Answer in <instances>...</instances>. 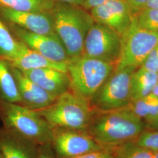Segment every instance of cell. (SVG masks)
<instances>
[{
    "label": "cell",
    "instance_id": "6da1fadb",
    "mask_svg": "<svg viewBox=\"0 0 158 158\" xmlns=\"http://www.w3.org/2000/svg\"><path fill=\"white\" fill-rule=\"evenodd\" d=\"M146 130L145 122L127 108L108 111H98L85 131L105 147H114L135 141Z\"/></svg>",
    "mask_w": 158,
    "mask_h": 158
},
{
    "label": "cell",
    "instance_id": "7a4b0ae2",
    "mask_svg": "<svg viewBox=\"0 0 158 158\" xmlns=\"http://www.w3.org/2000/svg\"><path fill=\"white\" fill-rule=\"evenodd\" d=\"M83 7L57 2L51 12L55 34L70 59L81 56L85 38L94 21Z\"/></svg>",
    "mask_w": 158,
    "mask_h": 158
},
{
    "label": "cell",
    "instance_id": "3957f363",
    "mask_svg": "<svg viewBox=\"0 0 158 158\" xmlns=\"http://www.w3.org/2000/svg\"><path fill=\"white\" fill-rule=\"evenodd\" d=\"M36 111L53 128L82 130L87 128L95 113L90 102L72 89L48 107Z\"/></svg>",
    "mask_w": 158,
    "mask_h": 158
},
{
    "label": "cell",
    "instance_id": "277c9868",
    "mask_svg": "<svg viewBox=\"0 0 158 158\" xmlns=\"http://www.w3.org/2000/svg\"><path fill=\"white\" fill-rule=\"evenodd\" d=\"M0 118L6 130L37 145L51 144L53 128L36 111L22 104L0 101Z\"/></svg>",
    "mask_w": 158,
    "mask_h": 158
},
{
    "label": "cell",
    "instance_id": "5b68a950",
    "mask_svg": "<svg viewBox=\"0 0 158 158\" xmlns=\"http://www.w3.org/2000/svg\"><path fill=\"white\" fill-rule=\"evenodd\" d=\"M115 66L112 63L88 57L70 59L67 73L71 89L90 102Z\"/></svg>",
    "mask_w": 158,
    "mask_h": 158
},
{
    "label": "cell",
    "instance_id": "8992f818",
    "mask_svg": "<svg viewBox=\"0 0 158 158\" xmlns=\"http://www.w3.org/2000/svg\"><path fill=\"white\" fill-rule=\"evenodd\" d=\"M136 69L115 68L100 89L91 98L92 108L98 111L124 108L131 102V78Z\"/></svg>",
    "mask_w": 158,
    "mask_h": 158
},
{
    "label": "cell",
    "instance_id": "52a82bcc",
    "mask_svg": "<svg viewBox=\"0 0 158 158\" xmlns=\"http://www.w3.org/2000/svg\"><path fill=\"white\" fill-rule=\"evenodd\" d=\"M122 38L121 55L115 68L135 69L142 63L158 44V32L143 28L136 23L134 17L130 28Z\"/></svg>",
    "mask_w": 158,
    "mask_h": 158
},
{
    "label": "cell",
    "instance_id": "ba28073f",
    "mask_svg": "<svg viewBox=\"0 0 158 158\" xmlns=\"http://www.w3.org/2000/svg\"><path fill=\"white\" fill-rule=\"evenodd\" d=\"M122 48V38L113 29L94 22L85 38L81 56L117 65Z\"/></svg>",
    "mask_w": 158,
    "mask_h": 158
},
{
    "label": "cell",
    "instance_id": "9c48e42d",
    "mask_svg": "<svg viewBox=\"0 0 158 158\" xmlns=\"http://www.w3.org/2000/svg\"><path fill=\"white\" fill-rule=\"evenodd\" d=\"M51 145L59 158H73L97 151L102 146L85 130L53 128Z\"/></svg>",
    "mask_w": 158,
    "mask_h": 158
},
{
    "label": "cell",
    "instance_id": "30bf717a",
    "mask_svg": "<svg viewBox=\"0 0 158 158\" xmlns=\"http://www.w3.org/2000/svg\"><path fill=\"white\" fill-rule=\"evenodd\" d=\"M6 23L15 38L31 49L56 62L68 63L70 60L64 46L56 34H35L15 25Z\"/></svg>",
    "mask_w": 158,
    "mask_h": 158
},
{
    "label": "cell",
    "instance_id": "8fae6325",
    "mask_svg": "<svg viewBox=\"0 0 158 158\" xmlns=\"http://www.w3.org/2000/svg\"><path fill=\"white\" fill-rule=\"evenodd\" d=\"M94 21L110 28L121 37L131 25L134 15L125 0H108L90 10Z\"/></svg>",
    "mask_w": 158,
    "mask_h": 158
},
{
    "label": "cell",
    "instance_id": "7c38bea8",
    "mask_svg": "<svg viewBox=\"0 0 158 158\" xmlns=\"http://www.w3.org/2000/svg\"><path fill=\"white\" fill-rule=\"evenodd\" d=\"M0 18L5 23L41 35H55L50 13L19 11L0 7Z\"/></svg>",
    "mask_w": 158,
    "mask_h": 158
},
{
    "label": "cell",
    "instance_id": "4fadbf2b",
    "mask_svg": "<svg viewBox=\"0 0 158 158\" xmlns=\"http://www.w3.org/2000/svg\"><path fill=\"white\" fill-rule=\"evenodd\" d=\"M10 66L22 99V105L38 111L48 107L55 102L57 97L28 79L20 70L11 64Z\"/></svg>",
    "mask_w": 158,
    "mask_h": 158
},
{
    "label": "cell",
    "instance_id": "5bb4252c",
    "mask_svg": "<svg viewBox=\"0 0 158 158\" xmlns=\"http://www.w3.org/2000/svg\"><path fill=\"white\" fill-rule=\"evenodd\" d=\"M35 84L56 97L71 89L68 73L51 68H41L21 71Z\"/></svg>",
    "mask_w": 158,
    "mask_h": 158
},
{
    "label": "cell",
    "instance_id": "9a60e30c",
    "mask_svg": "<svg viewBox=\"0 0 158 158\" xmlns=\"http://www.w3.org/2000/svg\"><path fill=\"white\" fill-rule=\"evenodd\" d=\"M37 146L6 128L0 131V152L4 158H38Z\"/></svg>",
    "mask_w": 158,
    "mask_h": 158
},
{
    "label": "cell",
    "instance_id": "2e32d148",
    "mask_svg": "<svg viewBox=\"0 0 158 158\" xmlns=\"http://www.w3.org/2000/svg\"><path fill=\"white\" fill-rule=\"evenodd\" d=\"M7 62L21 71L51 68L63 72H68V63L56 62L51 60L31 49L19 40L17 55L11 60Z\"/></svg>",
    "mask_w": 158,
    "mask_h": 158
},
{
    "label": "cell",
    "instance_id": "e0dca14e",
    "mask_svg": "<svg viewBox=\"0 0 158 158\" xmlns=\"http://www.w3.org/2000/svg\"><path fill=\"white\" fill-rule=\"evenodd\" d=\"M158 83V74L139 67L133 72L131 78V101L151 94Z\"/></svg>",
    "mask_w": 158,
    "mask_h": 158
},
{
    "label": "cell",
    "instance_id": "ac0fdd59",
    "mask_svg": "<svg viewBox=\"0 0 158 158\" xmlns=\"http://www.w3.org/2000/svg\"><path fill=\"white\" fill-rule=\"evenodd\" d=\"M0 101L22 104L17 82L10 63L0 58Z\"/></svg>",
    "mask_w": 158,
    "mask_h": 158
},
{
    "label": "cell",
    "instance_id": "d6986e66",
    "mask_svg": "<svg viewBox=\"0 0 158 158\" xmlns=\"http://www.w3.org/2000/svg\"><path fill=\"white\" fill-rule=\"evenodd\" d=\"M125 108L147 124L158 115V97L151 93L148 96L131 101Z\"/></svg>",
    "mask_w": 158,
    "mask_h": 158
},
{
    "label": "cell",
    "instance_id": "ffe728a7",
    "mask_svg": "<svg viewBox=\"0 0 158 158\" xmlns=\"http://www.w3.org/2000/svg\"><path fill=\"white\" fill-rule=\"evenodd\" d=\"M56 3L55 0H0V7L19 11L50 13Z\"/></svg>",
    "mask_w": 158,
    "mask_h": 158
},
{
    "label": "cell",
    "instance_id": "44dd1931",
    "mask_svg": "<svg viewBox=\"0 0 158 158\" xmlns=\"http://www.w3.org/2000/svg\"><path fill=\"white\" fill-rule=\"evenodd\" d=\"M19 40L0 18V58L9 61L17 55Z\"/></svg>",
    "mask_w": 158,
    "mask_h": 158
},
{
    "label": "cell",
    "instance_id": "7402d4cb",
    "mask_svg": "<svg viewBox=\"0 0 158 158\" xmlns=\"http://www.w3.org/2000/svg\"><path fill=\"white\" fill-rule=\"evenodd\" d=\"M113 158H154L155 152L140 147L135 141L112 147Z\"/></svg>",
    "mask_w": 158,
    "mask_h": 158
},
{
    "label": "cell",
    "instance_id": "603a6c76",
    "mask_svg": "<svg viewBox=\"0 0 158 158\" xmlns=\"http://www.w3.org/2000/svg\"><path fill=\"white\" fill-rule=\"evenodd\" d=\"M134 17L142 28L158 32V8H144Z\"/></svg>",
    "mask_w": 158,
    "mask_h": 158
},
{
    "label": "cell",
    "instance_id": "cb8c5ba5",
    "mask_svg": "<svg viewBox=\"0 0 158 158\" xmlns=\"http://www.w3.org/2000/svg\"><path fill=\"white\" fill-rule=\"evenodd\" d=\"M136 143L154 152L158 151V131L144 130L136 139Z\"/></svg>",
    "mask_w": 158,
    "mask_h": 158
},
{
    "label": "cell",
    "instance_id": "d4e9b609",
    "mask_svg": "<svg viewBox=\"0 0 158 158\" xmlns=\"http://www.w3.org/2000/svg\"><path fill=\"white\" fill-rule=\"evenodd\" d=\"M141 67L150 71L158 72V44L149 53Z\"/></svg>",
    "mask_w": 158,
    "mask_h": 158
},
{
    "label": "cell",
    "instance_id": "484cf974",
    "mask_svg": "<svg viewBox=\"0 0 158 158\" xmlns=\"http://www.w3.org/2000/svg\"><path fill=\"white\" fill-rule=\"evenodd\" d=\"M73 158H113V148L105 147L101 149Z\"/></svg>",
    "mask_w": 158,
    "mask_h": 158
},
{
    "label": "cell",
    "instance_id": "4316f807",
    "mask_svg": "<svg viewBox=\"0 0 158 158\" xmlns=\"http://www.w3.org/2000/svg\"><path fill=\"white\" fill-rule=\"evenodd\" d=\"M130 6L133 15L142 10L147 4L148 0H125Z\"/></svg>",
    "mask_w": 158,
    "mask_h": 158
},
{
    "label": "cell",
    "instance_id": "83f0119b",
    "mask_svg": "<svg viewBox=\"0 0 158 158\" xmlns=\"http://www.w3.org/2000/svg\"><path fill=\"white\" fill-rule=\"evenodd\" d=\"M108 1V0H84L83 8L85 10H91L105 3Z\"/></svg>",
    "mask_w": 158,
    "mask_h": 158
},
{
    "label": "cell",
    "instance_id": "f1b7e54d",
    "mask_svg": "<svg viewBox=\"0 0 158 158\" xmlns=\"http://www.w3.org/2000/svg\"><path fill=\"white\" fill-rule=\"evenodd\" d=\"M50 145H51V144L40 146V148H39L38 158H53L51 153L49 152V149Z\"/></svg>",
    "mask_w": 158,
    "mask_h": 158
},
{
    "label": "cell",
    "instance_id": "f546056e",
    "mask_svg": "<svg viewBox=\"0 0 158 158\" xmlns=\"http://www.w3.org/2000/svg\"><path fill=\"white\" fill-rule=\"evenodd\" d=\"M57 2L83 7L84 0H55Z\"/></svg>",
    "mask_w": 158,
    "mask_h": 158
},
{
    "label": "cell",
    "instance_id": "4dcf8cb0",
    "mask_svg": "<svg viewBox=\"0 0 158 158\" xmlns=\"http://www.w3.org/2000/svg\"><path fill=\"white\" fill-rule=\"evenodd\" d=\"M147 130L158 131V115L151 122L145 124Z\"/></svg>",
    "mask_w": 158,
    "mask_h": 158
},
{
    "label": "cell",
    "instance_id": "1f68e13d",
    "mask_svg": "<svg viewBox=\"0 0 158 158\" xmlns=\"http://www.w3.org/2000/svg\"><path fill=\"white\" fill-rule=\"evenodd\" d=\"M158 8V0H148L144 8Z\"/></svg>",
    "mask_w": 158,
    "mask_h": 158
},
{
    "label": "cell",
    "instance_id": "d6a6232c",
    "mask_svg": "<svg viewBox=\"0 0 158 158\" xmlns=\"http://www.w3.org/2000/svg\"><path fill=\"white\" fill-rule=\"evenodd\" d=\"M152 93L154 95L157 96L158 97V83L153 88Z\"/></svg>",
    "mask_w": 158,
    "mask_h": 158
},
{
    "label": "cell",
    "instance_id": "836d02e7",
    "mask_svg": "<svg viewBox=\"0 0 158 158\" xmlns=\"http://www.w3.org/2000/svg\"><path fill=\"white\" fill-rule=\"evenodd\" d=\"M158 158V152H155V158Z\"/></svg>",
    "mask_w": 158,
    "mask_h": 158
},
{
    "label": "cell",
    "instance_id": "e575fe53",
    "mask_svg": "<svg viewBox=\"0 0 158 158\" xmlns=\"http://www.w3.org/2000/svg\"><path fill=\"white\" fill-rule=\"evenodd\" d=\"M0 158H4L2 157V155H1V152H0Z\"/></svg>",
    "mask_w": 158,
    "mask_h": 158
},
{
    "label": "cell",
    "instance_id": "d590c367",
    "mask_svg": "<svg viewBox=\"0 0 158 158\" xmlns=\"http://www.w3.org/2000/svg\"><path fill=\"white\" fill-rule=\"evenodd\" d=\"M157 74H158V72H157Z\"/></svg>",
    "mask_w": 158,
    "mask_h": 158
}]
</instances>
